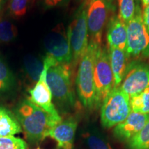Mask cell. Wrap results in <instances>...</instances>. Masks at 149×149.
<instances>
[{"instance_id":"1","label":"cell","mask_w":149,"mask_h":149,"mask_svg":"<svg viewBox=\"0 0 149 149\" xmlns=\"http://www.w3.org/2000/svg\"><path fill=\"white\" fill-rule=\"evenodd\" d=\"M14 114L28 140L32 144L44 140L48 136L51 128L62 121L61 118L51 116L29 99L19 102L15 108Z\"/></svg>"},{"instance_id":"2","label":"cell","mask_w":149,"mask_h":149,"mask_svg":"<svg viewBox=\"0 0 149 149\" xmlns=\"http://www.w3.org/2000/svg\"><path fill=\"white\" fill-rule=\"evenodd\" d=\"M98 46H100L89 42L86 51L79 63L76 77L78 96L84 107L88 109L95 107L94 66L95 53Z\"/></svg>"},{"instance_id":"3","label":"cell","mask_w":149,"mask_h":149,"mask_svg":"<svg viewBox=\"0 0 149 149\" xmlns=\"http://www.w3.org/2000/svg\"><path fill=\"white\" fill-rule=\"evenodd\" d=\"M46 81L56 103L64 111L74 105L72 90L71 64H56L47 68Z\"/></svg>"},{"instance_id":"4","label":"cell","mask_w":149,"mask_h":149,"mask_svg":"<svg viewBox=\"0 0 149 149\" xmlns=\"http://www.w3.org/2000/svg\"><path fill=\"white\" fill-rule=\"evenodd\" d=\"M101 106V122L106 128L122 122L132 112L130 97L119 87L108 95Z\"/></svg>"},{"instance_id":"5","label":"cell","mask_w":149,"mask_h":149,"mask_svg":"<svg viewBox=\"0 0 149 149\" xmlns=\"http://www.w3.org/2000/svg\"><path fill=\"white\" fill-rule=\"evenodd\" d=\"M95 86V107L102 105L108 95L115 88V80L110 63L109 51L106 47L98 46L94 66Z\"/></svg>"},{"instance_id":"6","label":"cell","mask_w":149,"mask_h":149,"mask_svg":"<svg viewBox=\"0 0 149 149\" xmlns=\"http://www.w3.org/2000/svg\"><path fill=\"white\" fill-rule=\"evenodd\" d=\"M67 35L71 49L72 64L75 66L79 63L89 44L87 8L83 3L78 8L73 20L68 26Z\"/></svg>"},{"instance_id":"7","label":"cell","mask_w":149,"mask_h":149,"mask_svg":"<svg viewBox=\"0 0 149 149\" xmlns=\"http://www.w3.org/2000/svg\"><path fill=\"white\" fill-rule=\"evenodd\" d=\"M128 56L133 57H149V32L142 19V13L137 6L135 16L126 24Z\"/></svg>"},{"instance_id":"8","label":"cell","mask_w":149,"mask_h":149,"mask_svg":"<svg viewBox=\"0 0 149 149\" xmlns=\"http://www.w3.org/2000/svg\"><path fill=\"white\" fill-rule=\"evenodd\" d=\"M46 55L51 56L59 64H72L71 49L67 31L63 27L57 26L46 35L44 40Z\"/></svg>"},{"instance_id":"9","label":"cell","mask_w":149,"mask_h":149,"mask_svg":"<svg viewBox=\"0 0 149 149\" xmlns=\"http://www.w3.org/2000/svg\"><path fill=\"white\" fill-rule=\"evenodd\" d=\"M149 87V66L133 61L127 66L125 75L119 88L129 97L139 94Z\"/></svg>"},{"instance_id":"10","label":"cell","mask_w":149,"mask_h":149,"mask_svg":"<svg viewBox=\"0 0 149 149\" xmlns=\"http://www.w3.org/2000/svg\"><path fill=\"white\" fill-rule=\"evenodd\" d=\"M109 11V0H93L87 7V26L91 42L102 45V33Z\"/></svg>"},{"instance_id":"11","label":"cell","mask_w":149,"mask_h":149,"mask_svg":"<svg viewBox=\"0 0 149 149\" xmlns=\"http://www.w3.org/2000/svg\"><path fill=\"white\" fill-rule=\"evenodd\" d=\"M46 73L47 68L44 67L36 84L29 91V100L51 116L56 118H61L52 102L53 95L46 81Z\"/></svg>"},{"instance_id":"12","label":"cell","mask_w":149,"mask_h":149,"mask_svg":"<svg viewBox=\"0 0 149 149\" xmlns=\"http://www.w3.org/2000/svg\"><path fill=\"white\" fill-rule=\"evenodd\" d=\"M148 120L149 115L132 111L125 120L115 126L113 132L115 137L127 143L142 129Z\"/></svg>"},{"instance_id":"13","label":"cell","mask_w":149,"mask_h":149,"mask_svg":"<svg viewBox=\"0 0 149 149\" xmlns=\"http://www.w3.org/2000/svg\"><path fill=\"white\" fill-rule=\"evenodd\" d=\"M77 127V122L73 117L61 121L52 128L48 136L57 142L59 148L61 149H72L74 135Z\"/></svg>"},{"instance_id":"14","label":"cell","mask_w":149,"mask_h":149,"mask_svg":"<svg viewBox=\"0 0 149 149\" xmlns=\"http://www.w3.org/2000/svg\"><path fill=\"white\" fill-rule=\"evenodd\" d=\"M107 40L109 48H115L126 51L127 47V28L126 24L113 16L110 19L107 30Z\"/></svg>"},{"instance_id":"15","label":"cell","mask_w":149,"mask_h":149,"mask_svg":"<svg viewBox=\"0 0 149 149\" xmlns=\"http://www.w3.org/2000/svg\"><path fill=\"white\" fill-rule=\"evenodd\" d=\"M108 51L112 71L114 76L115 88H118L125 75L128 66V55L126 51L118 48L109 47Z\"/></svg>"},{"instance_id":"16","label":"cell","mask_w":149,"mask_h":149,"mask_svg":"<svg viewBox=\"0 0 149 149\" xmlns=\"http://www.w3.org/2000/svg\"><path fill=\"white\" fill-rule=\"evenodd\" d=\"M22 129L14 113L0 106V137H12L21 133Z\"/></svg>"},{"instance_id":"17","label":"cell","mask_w":149,"mask_h":149,"mask_svg":"<svg viewBox=\"0 0 149 149\" xmlns=\"http://www.w3.org/2000/svg\"><path fill=\"white\" fill-rule=\"evenodd\" d=\"M24 71L29 79L33 82H37L44 68V60L33 55H26L24 57Z\"/></svg>"},{"instance_id":"18","label":"cell","mask_w":149,"mask_h":149,"mask_svg":"<svg viewBox=\"0 0 149 149\" xmlns=\"http://www.w3.org/2000/svg\"><path fill=\"white\" fill-rule=\"evenodd\" d=\"M15 84V78L12 70L0 57V95L10 91L14 87Z\"/></svg>"},{"instance_id":"19","label":"cell","mask_w":149,"mask_h":149,"mask_svg":"<svg viewBox=\"0 0 149 149\" xmlns=\"http://www.w3.org/2000/svg\"><path fill=\"white\" fill-rule=\"evenodd\" d=\"M131 111L149 115V87L139 94L130 97Z\"/></svg>"},{"instance_id":"20","label":"cell","mask_w":149,"mask_h":149,"mask_svg":"<svg viewBox=\"0 0 149 149\" xmlns=\"http://www.w3.org/2000/svg\"><path fill=\"white\" fill-rule=\"evenodd\" d=\"M17 35V28L13 22L6 19H0V44L12 42Z\"/></svg>"},{"instance_id":"21","label":"cell","mask_w":149,"mask_h":149,"mask_svg":"<svg viewBox=\"0 0 149 149\" xmlns=\"http://www.w3.org/2000/svg\"><path fill=\"white\" fill-rule=\"evenodd\" d=\"M128 149H149V120L140 131L127 142Z\"/></svg>"},{"instance_id":"22","label":"cell","mask_w":149,"mask_h":149,"mask_svg":"<svg viewBox=\"0 0 149 149\" xmlns=\"http://www.w3.org/2000/svg\"><path fill=\"white\" fill-rule=\"evenodd\" d=\"M118 17L124 24H127L135 16L137 6L135 0H118Z\"/></svg>"},{"instance_id":"23","label":"cell","mask_w":149,"mask_h":149,"mask_svg":"<svg viewBox=\"0 0 149 149\" xmlns=\"http://www.w3.org/2000/svg\"><path fill=\"white\" fill-rule=\"evenodd\" d=\"M84 137L89 149H113L107 137L100 133L96 132L88 133Z\"/></svg>"},{"instance_id":"24","label":"cell","mask_w":149,"mask_h":149,"mask_svg":"<svg viewBox=\"0 0 149 149\" xmlns=\"http://www.w3.org/2000/svg\"><path fill=\"white\" fill-rule=\"evenodd\" d=\"M25 141L19 137H0V149H27Z\"/></svg>"},{"instance_id":"25","label":"cell","mask_w":149,"mask_h":149,"mask_svg":"<svg viewBox=\"0 0 149 149\" xmlns=\"http://www.w3.org/2000/svg\"><path fill=\"white\" fill-rule=\"evenodd\" d=\"M29 0H10L8 10L10 15L15 18H20L26 14Z\"/></svg>"},{"instance_id":"26","label":"cell","mask_w":149,"mask_h":149,"mask_svg":"<svg viewBox=\"0 0 149 149\" xmlns=\"http://www.w3.org/2000/svg\"><path fill=\"white\" fill-rule=\"evenodd\" d=\"M68 0H44V4L46 8H54L64 5L68 2Z\"/></svg>"},{"instance_id":"27","label":"cell","mask_w":149,"mask_h":149,"mask_svg":"<svg viewBox=\"0 0 149 149\" xmlns=\"http://www.w3.org/2000/svg\"><path fill=\"white\" fill-rule=\"evenodd\" d=\"M142 19L145 26L149 32V5L144 7V10L142 12Z\"/></svg>"},{"instance_id":"28","label":"cell","mask_w":149,"mask_h":149,"mask_svg":"<svg viewBox=\"0 0 149 149\" xmlns=\"http://www.w3.org/2000/svg\"><path fill=\"white\" fill-rule=\"evenodd\" d=\"M93 1V0H84V1H83L82 3L87 8V7L88 6V5L90 4V3L92 2Z\"/></svg>"},{"instance_id":"29","label":"cell","mask_w":149,"mask_h":149,"mask_svg":"<svg viewBox=\"0 0 149 149\" xmlns=\"http://www.w3.org/2000/svg\"><path fill=\"white\" fill-rule=\"evenodd\" d=\"M5 3H6V0H0V13H1V10H2Z\"/></svg>"},{"instance_id":"30","label":"cell","mask_w":149,"mask_h":149,"mask_svg":"<svg viewBox=\"0 0 149 149\" xmlns=\"http://www.w3.org/2000/svg\"><path fill=\"white\" fill-rule=\"evenodd\" d=\"M141 1L144 7L146 6L149 5V0H141Z\"/></svg>"},{"instance_id":"31","label":"cell","mask_w":149,"mask_h":149,"mask_svg":"<svg viewBox=\"0 0 149 149\" xmlns=\"http://www.w3.org/2000/svg\"><path fill=\"white\" fill-rule=\"evenodd\" d=\"M77 1H79V0H77Z\"/></svg>"}]
</instances>
